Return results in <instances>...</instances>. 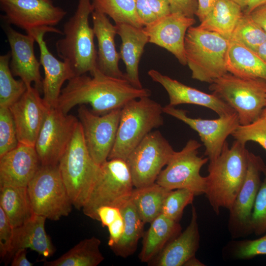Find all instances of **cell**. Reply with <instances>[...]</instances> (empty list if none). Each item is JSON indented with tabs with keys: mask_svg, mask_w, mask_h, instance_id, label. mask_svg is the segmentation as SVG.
Listing matches in <instances>:
<instances>
[{
	"mask_svg": "<svg viewBox=\"0 0 266 266\" xmlns=\"http://www.w3.org/2000/svg\"><path fill=\"white\" fill-rule=\"evenodd\" d=\"M90 74L76 75L68 80L61 90L56 107L68 114L77 105L89 104L93 113L101 115L151 95L147 88H136L126 78L107 75L98 68Z\"/></svg>",
	"mask_w": 266,
	"mask_h": 266,
	"instance_id": "cell-1",
	"label": "cell"
},
{
	"mask_svg": "<svg viewBox=\"0 0 266 266\" xmlns=\"http://www.w3.org/2000/svg\"><path fill=\"white\" fill-rule=\"evenodd\" d=\"M249 153L245 144L235 140L229 147L226 141L220 155L209 162L204 194L216 214L233 203L246 177Z\"/></svg>",
	"mask_w": 266,
	"mask_h": 266,
	"instance_id": "cell-2",
	"label": "cell"
},
{
	"mask_svg": "<svg viewBox=\"0 0 266 266\" xmlns=\"http://www.w3.org/2000/svg\"><path fill=\"white\" fill-rule=\"evenodd\" d=\"M94 10L91 0H78L74 14L64 25V37L56 43L58 56L68 64L75 76L91 73L97 68L95 35L89 21Z\"/></svg>",
	"mask_w": 266,
	"mask_h": 266,
	"instance_id": "cell-3",
	"label": "cell"
},
{
	"mask_svg": "<svg viewBox=\"0 0 266 266\" xmlns=\"http://www.w3.org/2000/svg\"><path fill=\"white\" fill-rule=\"evenodd\" d=\"M230 40L198 27L187 31L184 49L192 78L212 83L228 73L226 56Z\"/></svg>",
	"mask_w": 266,
	"mask_h": 266,
	"instance_id": "cell-4",
	"label": "cell"
},
{
	"mask_svg": "<svg viewBox=\"0 0 266 266\" xmlns=\"http://www.w3.org/2000/svg\"><path fill=\"white\" fill-rule=\"evenodd\" d=\"M163 107L149 97L127 103L121 109L116 139L108 160L126 161L148 134L163 125Z\"/></svg>",
	"mask_w": 266,
	"mask_h": 266,
	"instance_id": "cell-5",
	"label": "cell"
},
{
	"mask_svg": "<svg viewBox=\"0 0 266 266\" xmlns=\"http://www.w3.org/2000/svg\"><path fill=\"white\" fill-rule=\"evenodd\" d=\"M58 166L73 206L82 209L97 178L100 166L88 150L80 122Z\"/></svg>",
	"mask_w": 266,
	"mask_h": 266,
	"instance_id": "cell-6",
	"label": "cell"
},
{
	"mask_svg": "<svg viewBox=\"0 0 266 266\" xmlns=\"http://www.w3.org/2000/svg\"><path fill=\"white\" fill-rule=\"evenodd\" d=\"M209 88L236 112L241 125L259 119L266 105V80L261 78H243L228 72L215 79Z\"/></svg>",
	"mask_w": 266,
	"mask_h": 266,
	"instance_id": "cell-7",
	"label": "cell"
},
{
	"mask_svg": "<svg viewBox=\"0 0 266 266\" xmlns=\"http://www.w3.org/2000/svg\"><path fill=\"white\" fill-rule=\"evenodd\" d=\"M134 186L125 160H107L100 166L97 178L82 209L97 220V210L103 205L120 208L130 200Z\"/></svg>",
	"mask_w": 266,
	"mask_h": 266,
	"instance_id": "cell-8",
	"label": "cell"
},
{
	"mask_svg": "<svg viewBox=\"0 0 266 266\" xmlns=\"http://www.w3.org/2000/svg\"><path fill=\"white\" fill-rule=\"evenodd\" d=\"M27 189L35 215L58 221L71 212L73 204L58 165H41Z\"/></svg>",
	"mask_w": 266,
	"mask_h": 266,
	"instance_id": "cell-9",
	"label": "cell"
},
{
	"mask_svg": "<svg viewBox=\"0 0 266 266\" xmlns=\"http://www.w3.org/2000/svg\"><path fill=\"white\" fill-rule=\"evenodd\" d=\"M201 146L198 141L189 140L181 150L174 152L156 182L170 190L183 188L195 196L204 194L206 178L200 175V170L209 160L199 156Z\"/></svg>",
	"mask_w": 266,
	"mask_h": 266,
	"instance_id": "cell-10",
	"label": "cell"
},
{
	"mask_svg": "<svg viewBox=\"0 0 266 266\" xmlns=\"http://www.w3.org/2000/svg\"><path fill=\"white\" fill-rule=\"evenodd\" d=\"M174 152L160 131H153L148 134L126 161L134 187H143L156 182Z\"/></svg>",
	"mask_w": 266,
	"mask_h": 266,
	"instance_id": "cell-11",
	"label": "cell"
},
{
	"mask_svg": "<svg viewBox=\"0 0 266 266\" xmlns=\"http://www.w3.org/2000/svg\"><path fill=\"white\" fill-rule=\"evenodd\" d=\"M79 122L57 107L49 108L34 145L41 165H58Z\"/></svg>",
	"mask_w": 266,
	"mask_h": 266,
	"instance_id": "cell-12",
	"label": "cell"
},
{
	"mask_svg": "<svg viewBox=\"0 0 266 266\" xmlns=\"http://www.w3.org/2000/svg\"><path fill=\"white\" fill-rule=\"evenodd\" d=\"M121 109L103 115L93 113L84 104L78 109L84 141L95 162L100 166L108 160L116 137Z\"/></svg>",
	"mask_w": 266,
	"mask_h": 266,
	"instance_id": "cell-13",
	"label": "cell"
},
{
	"mask_svg": "<svg viewBox=\"0 0 266 266\" xmlns=\"http://www.w3.org/2000/svg\"><path fill=\"white\" fill-rule=\"evenodd\" d=\"M3 19L25 30L27 33L57 25L66 12L51 0H0Z\"/></svg>",
	"mask_w": 266,
	"mask_h": 266,
	"instance_id": "cell-14",
	"label": "cell"
},
{
	"mask_svg": "<svg viewBox=\"0 0 266 266\" xmlns=\"http://www.w3.org/2000/svg\"><path fill=\"white\" fill-rule=\"evenodd\" d=\"M163 111L184 122L198 133L205 148L204 155L209 162L220 155L227 138L239 125L236 112L215 119H203L191 118L187 115L186 110L169 104L163 107Z\"/></svg>",
	"mask_w": 266,
	"mask_h": 266,
	"instance_id": "cell-15",
	"label": "cell"
},
{
	"mask_svg": "<svg viewBox=\"0 0 266 266\" xmlns=\"http://www.w3.org/2000/svg\"><path fill=\"white\" fill-rule=\"evenodd\" d=\"M264 161L249 153L247 173L244 182L229 210L228 230L234 238L251 233L253 210L261 184Z\"/></svg>",
	"mask_w": 266,
	"mask_h": 266,
	"instance_id": "cell-16",
	"label": "cell"
},
{
	"mask_svg": "<svg viewBox=\"0 0 266 266\" xmlns=\"http://www.w3.org/2000/svg\"><path fill=\"white\" fill-rule=\"evenodd\" d=\"M49 32L63 35V32L53 27L36 29L27 34L33 36L39 46V61L44 71L43 99L48 108H50L56 107L64 83L75 75L68 64L58 60L48 50L44 35Z\"/></svg>",
	"mask_w": 266,
	"mask_h": 266,
	"instance_id": "cell-17",
	"label": "cell"
},
{
	"mask_svg": "<svg viewBox=\"0 0 266 266\" xmlns=\"http://www.w3.org/2000/svg\"><path fill=\"white\" fill-rule=\"evenodd\" d=\"M19 143L34 146L49 108L40 92L28 87L22 96L9 108Z\"/></svg>",
	"mask_w": 266,
	"mask_h": 266,
	"instance_id": "cell-18",
	"label": "cell"
},
{
	"mask_svg": "<svg viewBox=\"0 0 266 266\" xmlns=\"http://www.w3.org/2000/svg\"><path fill=\"white\" fill-rule=\"evenodd\" d=\"M195 23L194 18L171 13L144 26L143 29L149 37V42L165 48L182 65L186 66L185 37L188 29Z\"/></svg>",
	"mask_w": 266,
	"mask_h": 266,
	"instance_id": "cell-19",
	"label": "cell"
},
{
	"mask_svg": "<svg viewBox=\"0 0 266 266\" xmlns=\"http://www.w3.org/2000/svg\"><path fill=\"white\" fill-rule=\"evenodd\" d=\"M4 30L10 47V67L13 75L19 77L28 88L34 83V87L42 92L41 64L34 52V37L21 33L10 26L5 27Z\"/></svg>",
	"mask_w": 266,
	"mask_h": 266,
	"instance_id": "cell-20",
	"label": "cell"
},
{
	"mask_svg": "<svg viewBox=\"0 0 266 266\" xmlns=\"http://www.w3.org/2000/svg\"><path fill=\"white\" fill-rule=\"evenodd\" d=\"M148 74L153 81L159 83L165 88L168 95L169 105L175 106L181 104H192L202 106L214 111L219 116L235 112L213 93L208 94L185 85L155 69L149 70Z\"/></svg>",
	"mask_w": 266,
	"mask_h": 266,
	"instance_id": "cell-21",
	"label": "cell"
},
{
	"mask_svg": "<svg viewBox=\"0 0 266 266\" xmlns=\"http://www.w3.org/2000/svg\"><path fill=\"white\" fill-rule=\"evenodd\" d=\"M41 165L34 146L19 143L0 157V187H27Z\"/></svg>",
	"mask_w": 266,
	"mask_h": 266,
	"instance_id": "cell-22",
	"label": "cell"
},
{
	"mask_svg": "<svg viewBox=\"0 0 266 266\" xmlns=\"http://www.w3.org/2000/svg\"><path fill=\"white\" fill-rule=\"evenodd\" d=\"M200 240L198 214L196 207L192 205L191 221L186 229L169 241L147 264L151 266H184L195 256Z\"/></svg>",
	"mask_w": 266,
	"mask_h": 266,
	"instance_id": "cell-23",
	"label": "cell"
},
{
	"mask_svg": "<svg viewBox=\"0 0 266 266\" xmlns=\"http://www.w3.org/2000/svg\"><path fill=\"white\" fill-rule=\"evenodd\" d=\"M91 15L93 29L98 41L97 68L107 75L126 78L119 67L121 58L115 48L116 26L110 22L106 14L98 10L94 9Z\"/></svg>",
	"mask_w": 266,
	"mask_h": 266,
	"instance_id": "cell-24",
	"label": "cell"
},
{
	"mask_svg": "<svg viewBox=\"0 0 266 266\" xmlns=\"http://www.w3.org/2000/svg\"><path fill=\"white\" fill-rule=\"evenodd\" d=\"M117 34L121 39L120 55L126 66V79L134 87L142 88L138 66L149 37L143 28L125 23L115 24Z\"/></svg>",
	"mask_w": 266,
	"mask_h": 266,
	"instance_id": "cell-25",
	"label": "cell"
},
{
	"mask_svg": "<svg viewBox=\"0 0 266 266\" xmlns=\"http://www.w3.org/2000/svg\"><path fill=\"white\" fill-rule=\"evenodd\" d=\"M46 218L34 215L21 226L14 228L10 251L4 260L10 261L19 249L30 248L45 258L52 256L56 249L45 229Z\"/></svg>",
	"mask_w": 266,
	"mask_h": 266,
	"instance_id": "cell-26",
	"label": "cell"
},
{
	"mask_svg": "<svg viewBox=\"0 0 266 266\" xmlns=\"http://www.w3.org/2000/svg\"><path fill=\"white\" fill-rule=\"evenodd\" d=\"M142 237V246L138 258L141 262L149 263L158 255L172 239L182 231L176 222L161 213L150 223Z\"/></svg>",
	"mask_w": 266,
	"mask_h": 266,
	"instance_id": "cell-27",
	"label": "cell"
},
{
	"mask_svg": "<svg viewBox=\"0 0 266 266\" xmlns=\"http://www.w3.org/2000/svg\"><path fill=\"white\" fill-rule=\"evenodd\" d=\"M226 66L228 72L234 75L266 80V63L255 53L235 41L230 40Z\"/></svg>",
	"mask_w": 266,
	"mask_h": 266,
	"instance_id": "cell-28",
	"label": "cell"
},
{
	"mask_svg": "<svg viewBox=\"0 0 266 266\" xmlns=\"http://www.w3.org/2000/svg\"><path fill=\"white\" fill-rule=\"evenodd\" d=\"M0 207L12 227H19L34 215L27 187H0Z\"/></svg>",
	"mask_w": 266,
	"mask_h": 266,
	"instance_id": "cell-29",
	"label": "cell"
},
{
	"mask_svg": "<svg viewBox=\"0 0 266 266\" xmlns=\"http://www.w3.org/2000/svg\"><path fill=\"white\" fill-rule=\"evenodd\" d=\"M242 9L232 0H219L198 27L230 40L238 21L244 14Z\"/></svg>",
	"mask_w": 266,
	"mask_h": 266,
	"instance_id": "cell-30",
	"label": "cell"
},
{
	"mask_svg": "<svg viewBox=\"0 0 266 266\" xmlns=\"http://www.w3.org/2000/svg\"><path fill=\"white\" fill-rule=\"evenodd\" d=\"M170 191L155 182L133 189L130 200L143 222L150 223L162 213L164 201Z\"/></svg>",
	"mask_w": 266,
	"mask_h": 266,
	"instance_id": "cell-31",
	"label": "cell"
},
{
	"mask_svg": "<svg viewBox=\"0 0 266 266\" xmlns=\"http://www.w3.org/2000/svg\"><path fill=\"white\" fill-rule=\"evenodd\" d=\"M100 240L85 238L58 258L43 263L45 266H97L104 259L100 250Z\"/></svg>",
	"mask_w": 266,
	"mask_h": 266,
	"instance_id": "cell-32",
	"label": "cell"
},
{
	"mask_svg": "<svg viewBox=\"0 0 266 266\" xmlns=\"http://www.w3.org/2000/svg\"><path fill=\"white\" fill-rule=\"evenodd\" d=\"M120 210L125 223L124 231L119 242L110 249L116 256L126 258L135 252L138 241L144 233L145 223L130 200Z\"/></svg>",
	"mask_w": 266,
	"mask_h": 266,
	"instance_id": "cell-33",
	"label": "cell"
},
{
	"mask_svg": "<svg viewBox=\"0 0 266 266\" xmlns=\"http://www.w3.org/2000/svg\"><path fill=\"white\" fill-rule=\"evenodd\" d=\"M94 9L109 16L115 24L125 23L138 28L143 25L136 11V0H92Z\"/></svg>",
	"mask_w": 266,
	"mask_h": 266,
	"instance_id": "cell-34",
	"label": "cell"
},
{
	"mask_svg": "<svg viewBox=\"0 0 266 266\" xmlns=\"http://www.w3.org/2000/svg\"><path fill=\"white\" fill-rule=\"evenodd\" d=\"M10 52L0 56V107L9 108L28 87L21 79L16 80L10 67Z\"/></svg>",
	"mask_w": 266,
	"mask_h": 266,
	"instance_id": "cell-35",
	"label": "cell"
},
{
	"mask_svg": "<svg viewBox=\"0 0 266 266\" xmlns=\"http://www.w3.org/2000/svg\"><path fill=\"white\" fill-rule=\"evenodd\" d=\"M230 40L235 41L256 53L258 47L266 40V33L249 14L244 13L237 23Z\"/></svg>",
	"mask_w": 266,
	"mask_h": 266,
	"instance_id": "cell-36",
	"label": "cell"
},
{
	"mask_svg": "<svg viewBox=\"0 0 266 266\" xmlns=\"http://www.w3.org/2000/svg\"><path fill=\"white\" fill-rule=\"evenodd\" d=\"M195 194L186 189L171 190L167 195L162 213L176 222L181 220L185 208L193 202Z\"/></svg>",
	"mask_w": 266,
	"mask_h": 266,
	"instance_id": "cell-37",
	"label": "cell"
},
{
	"mask_svg": "<svg viewBox=\"0 0 266 266\" xmlns=\"http://www.w3.org/2000/svg\"><path fill=\"white\" fill-rule=\"evenodd\" d=\"M19 144L14 120L8 107H0V157Z\"/></svg>",
	"mask_w": 266,
	"mask_h": 266,
	"instance_id": "cell-38",
	"label": "cell"
},
{
	"mask_svg": "<svg viewBox=\"0 0 266 266\" xmlns=\"http://www.w3.org/2000/svg\"><path fill=\"white\" fill-rule=\"evenodd\" d=\"M262 171L264 178L256 197L251 222L252 232L257 235H262L266 231V165L265 163Z\"/></svg>",
	"mask_w": 266,
	"mask_h": 266,
	"instance_id": "cell-39",
	"label": "cell"
},
{
	"mask_svg": "<svg viewBox=\"0 0 266 266\" xmlns=\"http://www.w3.org/2000/svg\"><path fill=\"white\" fill-rule=\"evenodd\" d=\"M264 235L255 239L233 241L230 244L233 256L240 260L250 259L266 255V231Z\"/></svg>",
	"mask_w": 266,
	"mask_h": 266,
	"instance_id": "cell-40",
	"label": "cell"
},
{
	"mask_svg": "<svg viewBox=\"0 0 266 266\" xmlns=\"http://www.w3.org/2000/svg\"><path fill=\"white\" fill-rule=\"evenodd\" d=\"M232 135L244 144L256 142L266 151V121L261 117L248 125L239 124Z\"/></svg>",
	"mask_w": 266,
	"mask_h": 266,
	"instance_id": "cell-41",
	"label": "cell"
},
{
	"mask_svg": "<svg viewBox=\"0 0 266 266\" xmlns=\"http://www.w3.org/2000/svg\"><path fill=\"white\" fill-rule=\"evenodd\" d=\"M13 233L14 228L0 207V257L1 260H5L10 251Z\"/></svg>",
	"mask_w": 266,
	"mask_h": 266,
	"instance_id": "cell-42",
	"label": "cell"
},
{
	"mask_svg": "<svg viewBox=\"0 0 266 266\" xmlns=\"http://www.w3.org/2000/svg\"><path fill=\"white\" fill-rule=\"evenodd\" d=\"M171 13H177L194 18L198 8V0H167Z\"/></svg>",
	"mask_w": 266,
	"mask_h": 266,
	"instance_id": "cell-43",
	"label": "cell"
},
{
	"mask_svg": "<svg viewBox=\"0 0 266 266\" xmlns=\"http://www.w3.org/2000/svg\"><path fill=\"white\" fill-rule=\"evenodd\" d=\"M122 215L120 208L109 205H103L97 210V221L102 227H107Z\"/></svg>",
	"mask_w": 266,
	"mask_h": 266,
	"instance_id": "cell-44",
	"label": "cell"
},
{
	"mask_svg": "<svg viewBox=\"0 0 266 266\" xmlns=\"http://www.w3.org/2000/svg\"><path fill=\"white\" fill-rule=\"evenodd\" d=\"M124 227L125 223L122 215L107 227L109 232L108 245L110 248L119 242L123 235Z\"/></svg>",
	"mask_w": 266,
	"mask_h": 266,
	"instance_id": "cell-45",
	"label": "cell"
},
{
	"mask_svg": "<svg viewBox=\"0 0 266 266\" xmlns=\"http://www.w3.org/2000/svg\"><path fill=\"white\" fill-rule=\"evenodd\" d=\"M136 11L144 26H146L158 19L147 0H136Z\"/></svg>",
	"mask_w": 266,
	"mask_h": 266,
	"instance_id": "cell-46",
	"label": "cell"
},
{
	"mask_svg": "<svg viewBox=\"0 0 266 266\" xmlns=\"http://www.w3.org/2000/svg\"><path fill=\"white\" fill-rule=\"evenodd\" d=\"M147 1L157 19L171 13L170 6L167 0H147Z\"/></svg>",
	"mask_w": 266,
	"mask_h": 266,
	"instance_id": "cell-47",
	"label": "cell"
},
{
	"mask_svg": "<svg viewBox=\"0 0 266 266\" xmlns=\"http://www.w3.org/2000/svg\"><path fill=\"white\" fill-rule=\"evenodd\" d=\"M219 0H198L196 15L202 22L215 6Z\"/></svg>",
	"mask_w": 266,
	"mask_h": 266,
	"instance_id": "cell-48",
	"label": "cell"
},
{
	"mask_svg": "<svg viewBox=\"0 0 266 266\" xmlns=\"http://www.w3.org/2000/svg\"><path fill=\"white\" fill-rule=\"evenodd\" d=\"M248 14L266 33V3L257 7Z\"/></svg>",
	"mask_w": 266,
	"mask_h": 266,
	"instance_id": "cell-49",
	"label": "cell"
},
{
	"mask_svg": "<svg viewBox=\"0 0 266 266\" xmlns=\"http://www.w3.org/2000/svg\"><path fill=\"white\" fill-rule=\"evenodd\" d=\"M27 249H21L17 251L12 257L11 266H33V264L27 258Z\"/></svg>",
	"mask_w": 266,
	"mask_h": 266,
	"instance_id": "cell-50",
	"label": "cell"
},
{
	"mask_svg": "<svg viewBox=\"0 0 266 266\" xmlns=\"http://www.w3.org/2000/svg\"><path fill=\"white\" fill-rule=\"evenodd\" d=\"M266 3V0H250L245 13L249 14L257 7Z\"/></svg>",
	"mask_w": 266,
	"mask_h": 266,
	"instance_id": "cell-51",
	"label": "cell"
},
{
	"mask_svg": "<svg viewBox=\"0 0 266 266\" xmlns=\"http://www.w3.org/2000/svg\"><path fill=\"white\" fill-rule=\"evenodd\" d=\"M256 54L266 63V40L258 47Z\"/></svg>",
	"mask_w": 266,
	"mask_h": 266,
	"instance_id": "cell-52",
	"label": "cell"
},
{
	"mask_svg": "<svg viewBox=\"0 0 266 266\" xmlns=\"http://www.w3.org/2000/svg\"><path fill=\"white\" fill-rule=\"evenodd\" d=\"M205 265L199 261L196 256L189 259L184 266H204Z\"/></svg>",
	"mask_w": 266,
	"mask_h": 266,
	"instance_id": "cell-53",
	"label": "cell"
},
{
	"mask_svg": "<svg viewBox=\"0 0 266 266\" xmlns=\"http://www.w3.org/2000/svg\"><path fill=\"white\" fill-rule=\"evenodd\" d=\"M239 5L242 9L246 8L250 0H232Z\"/></svg>",
	"mask_w": 266,
	"mask_h": 266,
	"instance_id": "cell-54",
	"label": "cell"
},
{
	"mask_svg": "<svg viewBox=\"0 0 266 266\" xmlns=\"http://www.w3.org/2000/svg\"><path fill=\"white\" fill-rule=\"evenodd\" d=\"M260 117L266 121V105L263 109Z\"/></svg>",
	"mask_w": 266,
	"mask_h": 266,
	"instance_id": "cell-55",
	"label": "cell"
}]
</instances>
